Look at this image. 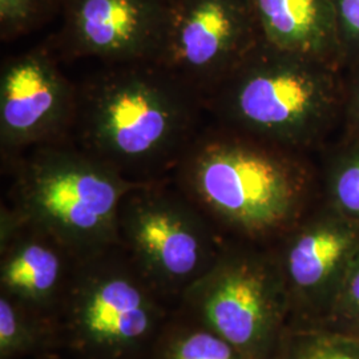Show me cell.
I'll return each mask as SVG.
<instances>
[{
  "label": "cell",
  "mask_w": 359,
  "mask_h": 359,
  "mask_svg": "<svg viewBox=\"0 0 359 359\" xmlns=\"http://www.w3.org/2000/svg\"><path fill=\"white\" fill-rule=\"evenodd\" d=\"M72 142L135 182L172 179L204 100L157 62L104 65L77 87Z\"/></svg>",
  "instance_id": "obj_1"
},
{
  "label": "cell",
  "mask_w": 359,
  "mask_h": 359,
  "mask_svg": "<svg viewBox=\"0 0 359 359\" xmlns=\"http://www.w3.org/2000/svg\"><path fill=\"white\" fill-rule=\"evenodd\" d=\"M295 154L215 121L197 133L172 180L215 225L266 238L304 216L308 172Z\"/></svg>",
  "instance_id": "obj_2"
},
{
  "label": "cell",
  "mask_w": 359,
  "mask_h": 359,
  "mask_svg": "<svg viewBox=\"0 0 359 359\" xmlns=\"http://www.w3.org/2000/svg\"><path fill=\"white\" fill-rule=\"evenodd\" d=\"M7 172L13 209L71 256L88 258L118 245V212L137 184L74 142L34 148Z\"/></svg>",
  "instance_id": "obj_3"
},
{
  "label": "cell",
  "mask_w": 359,
  "mask_h": 359,
  "mask_svg": "<svg viewBox=\"0 0 359 359\" xmlns=\"http://www.w3.org/2000/svg\"><path fill=\"white\" fill-rule=\"evenodd\" d=\"M333 65L262 43L206 97L208 115L228 128L298 152L316 142L337 107Z\"/></svg>",
  "instance_id": "obj_4"
},
{
  "label": "cell",
  "mask_w": 359,
  "mask_h": 359,
  "mask_svg": "<svg viewBox=\"0 0 359 359\" xmlns=\"http://www.w3.org/2000/svg\"><path fill=\"white\" fill-rule=\"evenodd\" d=\"M191 299L209 330L245 359H270L283 337L290 301L277 257L222 248L193 281Z\"/></svg>",
  "instance_id": "obj_5"
},
{
  "label": "cell",
  "mask_w": 359,
  "mask_h": 359,
  "mask_svg": "<svg viewBox=\"0 0 359 359\" xmlns=\"http://www.w3.org/2000/svg\"><path fill=\"white\" fill-rule=\"evenodd\" d=\"M213 225L173 180L142 182L120 205L118 244L158 281H194L224 248Z\"/></svg>",
  "instance_id": "obj_6"
},
{
  "label": "cell",
  "mask_w": 359,
  "mask_h": 359,
  "mask_svg": "<svg viewBox=\"0 0 359 359\" xmlns=\"http://www.w3.org/2000/svg\"><path fill=\"white\" fill-rule=\"evenodd\" d=\"M259 44L252 0H173L157 63L205 102Z\"/></svg>",
  "instance_id": "obj_7"
},
{
  "label": "cell",
  "mask_w": 359,
  "mask_h": 359,
  "mask_svg": "<svg viewBox=\"0 0 359 359\" xmlns=\"http://www.w3.org/2000/svg\"><path fill=\"white\" fill-rule=\"evenodd\" d=\"M46 41L3 62L0 71V154L8 170L28 151L72 142L79 90Z\"/></svg>",
  "instance_id": "obj_8"
},
{
  "label": "cell",
  "mask_w": 359,
  "mask_h": 359,
  "mask_svg": "<svg viewBox=\"0 0 359 359\" xmlns=\"http://www.w3.org/2000/svg\"><path fill=\"white\" fill-rule=\"evenodd\" d=\"M173 0H57L62 27L47 41L59 57L104 65L157 62Z\"/></svg>",
  "instance_id": "obj_9"
},
{
  "label": "cell",
  "mask_w": 359,
  "mask_h": 359,
  "mask_svg": "<svg viewBox=\"0 0 359 359\" xmlns=\"http://www.w3.org/2000/svg\"><path fill=\"white\" fill-rule=\"evenodd\" d=\"M283 236L278 265L290 301L310 323H320L359 248V224L332 206L299 218Z\"/></svg>",
  "instance_id": "obj_10"
},
{
  "label": "cell",
  "mask_w": 359,
  "mask_h": 359,
  "mask_svg": "<svg viewBox=\"0 0 359 359\" xmlns=\"http://www.w3.org/2000/svg\"><path fill=\"white\" fill-rule=\"evenodd\" d=\"M88 283L75 310L77 333L87 345L120 351L149 333L154 309L127 271H96Z\"/></svg>",
  "instance_id": "obj_11"
},
{
  "label": "cell",
  "mask_w": 359,
  "mask_h": 359,
  "mask_svg": "<svg viewBox=\"0 0 359 359\" xmlns=\"http://www.w3.org/2000/svg\"><path fill=\"white\" fill-rule=\"evenodd\" d=\"M261 43L333 65L342 57L334 0H252Z\"/></svg>",
  "instance_id": "obj_12"
},
{
  "label": "cell",
  "mask_w": 359,
  "mask_h": 359,
  "mask_svg": "<svg viewBox=\"0 0 359 359\" xmlns=\"http://www.w3.org/2000/svg\"><path fill=\"white\" fill-rule=\"evenodd\" d=\"M1 285L29 301L47 298L63 271L67 249L25 222L13 208H1Z\"/></svg>",
  "instance_id": "obj_13"
},
{
  "label": "cell",
  "mask_w": 359,
  "mask_h": 359,
  "mask_svg": "<svg viewBox=\"0 0 359 359\" xmlns=\"http://www.w3.org/2000/svg\"><path fill=\"white\" fill-rule=\"evenodd\" d=\"M276 359H359V334L309 323L283 334Z\"/></svg>",
  "instance_id": "obj_14"
},
{
  "label": "cell",
  "mask_w": 359,
  "mask_h": 359,
  "mask_svg": "<svg viewBox=\"0 0 359 359\" xmlns=\"http://www.w3.org/2000/svg\"><path fill=\"white\" fill-rule=\"evenodd\" d=\"M57 13V0H0V39L13 41L31 34Z\"/></svg>",
  "instance_id": "obj_15"
},
{
  "label": "cell",
  "mask_w": 359,
  "mask_h": 359,
  "mask_svg": "<svg viewBox=\"0 0 359 359\" xmlns=\"http://www.w3.org/2000/svg\"><path fill=\"white\" fill-rule=\"evenodd\" d=\"M327 191L329 205L359 224V147L347 151L335 161Z\"/></svg>",
  "instance_id": "obj_16"
},
{
  "label": "cell",
  "mask_w": 359,
  "mask_h": 359,
  "mask_svg": "<svg viewBox=\"0 0 359 359\" xmlns=\"http://www.w3.org/2000/svg\"><path fill=\"white\" fill-rule=\"evenodd\" d=\"M313 325L359 334V248L347 266L325 318Z\"/></svg>",
  "instance_id": "obj_17"
},
{
  "label": "cell",
  "mask_w": 359,
  "mask_h": 359,
  "mask_svg": "<svg viewBox=\"0 0 359 359\" xmlns=\"http://www.w3.org/2000/svg\"><path fill=\"white\" fill-rule=\"evenodd\" d=\"M168 359H245L218 334L191 332L181 335L168 350Z\"/></svg>",
  "instance_id": "obj_18"
},
{
  "label": "cell",
  "mask_w": 359,
  "mask_h": 359,
  "mask_svg": "<svg viewBox=\"0 0 359 359\" xmlns=\"http://www.w3.org/2000/svg\"><path fill=\"white\" fill-rule=\"evenodd\" d=\"M35 337L26 317L13 302L1 297L0 299V354L8 358L29 348Z\"/></svg>",
  "instance_id": "obj_19"
},
{
  "label": "cell",
  "mask_w": 359,
  "mask_h": 359,
  "mask_svg": "<svg viewBox=\"0 0 359 359\" xmlns=\"http://www.w3.org/2000/svg\"><path fill=\"white\" fill-rule=\"evenodd\" d=\"M342 57L359 59V0H334Z\"/></svg>",
  "instance_id": "obj_20"
},
{
  "label": "cell",
  "mask_w": 359,
  "mask_h": 359,
  "mask_svg": "<svg viewBox=\"0 0 359 359\" xmlns=\"http://www.w3.org/2000/svg\"><path fill=\"white\" fill-rule=\"evenodd\" d=\"M348 116H350L351 126L358 132L359 135V74L355 77L353 88H351L350 102H348Z\"/></svg>",
  "instance_id": "obj_21"
}]
</instances>
